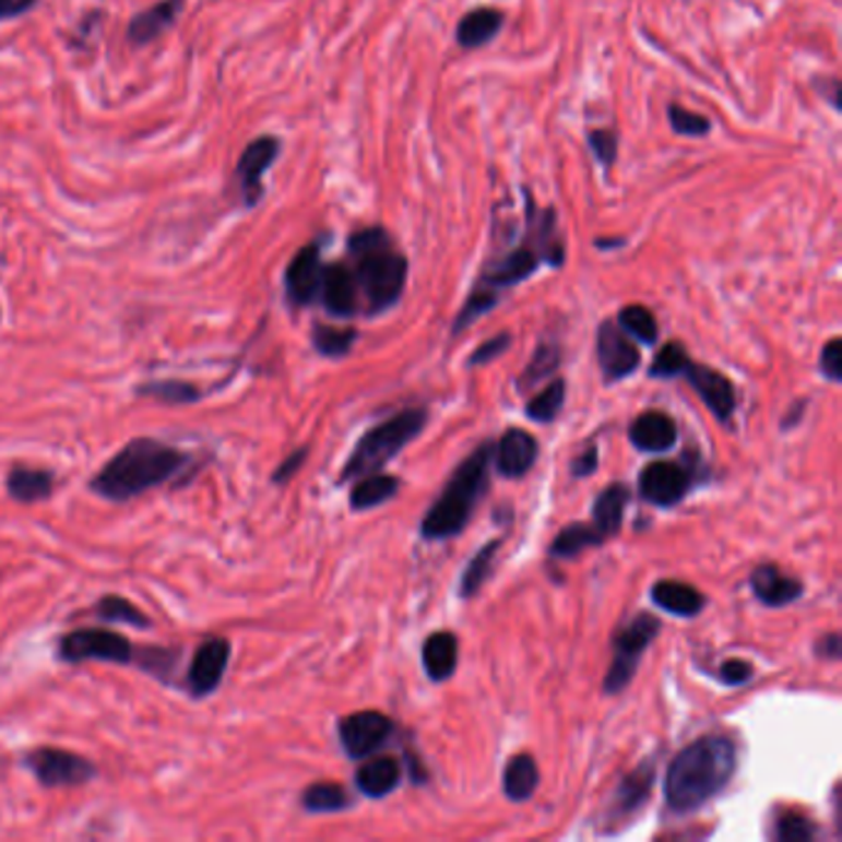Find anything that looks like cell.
Here are the masks:
<instances>
[{
    "label": "cell",
    "instance_id": "43",
    "mask_svg": "<svg viewBox=\"0 0 842 842\" xmlns=\"http://www.w3.org/2000/svg\"><path fill=\"white\" fill-rule=\"evenodd\" d=\"M667 115H669V127L675 129L677 134L683 137L709 134V119L702 115H695V111H689L685 107H679V104H669Z\"/></svg>",
    "mask_w": 842,
    "mask_h": 842
},
{
    "label": "cell",
    "instance_id": "39",
    "mask_svg": "<svg viewBox=\"0 0 842 842\" xmlns=\"http://www.w3.org/2000/svg\"><path fill=\"white\" fill-rule=\"evenodd\" d=\"M818 835V828L813 826V820L803 816L798 810H783L781 818L775 820L773 838L783 842H810Z\"/></svg>",
    "mask_w": 842,
    "mask_h": 842
},
{
    "label": "cell",
    "instance_id": "33",
    "mask_svg": "<svg viewBox=\"0 0 842 842\" xmlns=\"http://www.w3.org/2000/svg\"><path fill=\"white\" fill-rule=\"evenodd\" d=\"M301 806L309 813H339L352 806V798L339 783L321 781L301 793Z\"/></svg>",
    "mask_w": 842,
    "mask_h": 842
},
{
    "label": "cell",
    "instance_id": "15",
    "mask_svg": "<svg viewBox=\"0 0 842 842\" xmlns=\"http://www.w3.org/2000/svg\"><path fill=\"white\" fill-rule=\"evenodd\" d=\"M640 495L657 507H675L689 489L687 472L675 462H652L640 475Z\"/></svg>",
    "mask_w": 842,
    "mask_h": 842
},
{
    "label": "cell",
    "instance_id": "50",
    "mask_svg": "<svg viewBox=\"0 0 842 842\" xmlns=\"http://www.w3.org/2000/svg\"><path fill=\"white\" fill-rule=\"evenodd\" d=\"M37 5V0H0V21H13V17H21L25 13H31Z\"/></svg>",
    "mask_w": 842,
    "mask_h": 842
},
{
    "label": "cell",
    "instance_id": "5",
    "mask_svg": "<svg viewBox=\"0 0 842 842\" xmlns=\"http://www.w3.org/2000/svg\"><path fill=\"white\" fill-rule=\"evenodd\" d=\"M428 413L423 408H408L401 411L393 418L376 425L373 430H368L361 440H358L354 455L346 460L339 482L358 479L373 472H381L388 462H391L405 444L413 442L425 428Z\"/></svg>",
    "mask_w": 842,
    "mask_h": 842
},
{
    "label": "cell",
    "instance_id": "6",
    "mask_svg": "<svg viewBox=\"0 0 842 842\" xmlns=\"http://www.w3.org/2000/svg\"><path fill=\"white\" fill-rule=\"evenodd\" d=\"M662 622L650 613H640L630 622L620 628L618 638L613 642V665L603 679V689L608 695H618L636 677L638 665L650 642L660 636Z\"/></svg>",
    "mask_w": 842,
    "mask_h": 842
},
{
    "label": "cell",
    "instance_id": "8",
    "mask_svg": "<svg viewBox=\"0 0 842 842\" xmlns=\"http://www.w3.org/2000/svg\"><path fill=\"white\" fill-rule=\"evenodd\" d=\"M27 769L35 773V779L47 788H60V785H84L90 783L97 769L90 759L80 754L52 749V746H40L25 756Z\"/></svg>",
    "mask_w": 842,
    "mask_h": 842
},
{
    "label": "cell",
    "instance_id": "24",
    "mask_svg": "<svg viewBox=\"0 0 842 842\" xmlns=\"http://www.w3.org/2000/svg\"><path fill=\"white\" fill-rule=\"evenodd\" d=\"M650 595L652 603L672 615H679V618H695V615L704 610V595L689 583L660 581L652 585Z\"/></svg>",
    "mask_w": 842,
    "mask_h": 842
},
{
    "label": "cell",
    "instance_id": "14",
    "mask_svg": "<svg viewBox=\"0 0 842 842\" xmlns=\"http://www.w3.org/2000/svg\"><path fill=\"white\" fill-rule=\"evenodd\" d=\"M652 785H655V766L650 761L640 763L636 771L628 773L626 779L620 781L618 791L613 793V798L608 803V813H605L608 822H620V826H626L632 816H638L642 806H648Z\"/></svg>",
    "mask_w": 842,
    "mask_h": 842
},
{
    "label": "cell",
    "instance_id": "30",
    "mask_svg": "<svg viewBox=\"0 0 842 842\" xmlns=\"http://www.w3.org/2000/svg\"><path fill=\"white\" fill-rule=\"evenodd\" d=\"M399 485H401L399 477H393V475H381V472L366 475L352 489V507L356 509V512H361V509H373L378 505H383V501L395 497Z\"/></svg>",
    "mask_w": 842,
    "mask_h": 842
},
{
    "label": "cell",
    "instance_id": "23",
    "mask_svg": "<svg viewBox=\"0 0 842 842\" xmlns=\"http://www.w3.org/2000/svg\"><path fill=\"white\" fill-rule=\"evenodd\" d=\"M401 775V763L393 756H378V759H368L358 766L356 785L368 798H386L388 793L399 788Z\"/></svg>",
    "mask_w": 842,
    "mask_h": 842
},
{
    "label": "cell",
    "instance_id": "13",
    "mask_svg": "<svg viewBox=\"0 0 842 842\" xmlns=\"http://www.w3.org/2000/svg\"><path fill=\"white\" fill-rule=\"evenodd\" d=\"M321 272H324V264H321L319 245L309 242L292 258L285 272V287L292 305L307 307L315 299H319Z\"/></svg>",
    "mask_w": 842,
    "mask_h": 842
},
{
    "label": "cell",
    "instance_id": "34",
    "mask_svg": "<svg viewBox=\"0 0 842 842\" xmlns=\"http://www.w3.org/2000/svg\"><path fill=\"white\" fill-rule=\"evenodd\" d=\"M618 327L626 331L628 336L638 339L640 344H648L652 346L657 342V321L655 317H652V311L648 307H640V305H630V307H622L620 315H618Z\"/></svg>",
    "mask_w": 842,
    "mask_h": 842
},
{
    "label": "cell",
    "instance_id": "35",
    "mask_svg": "<svg viewBox=\"0 0 842 842\" xmlns=\"http://www.w3.org/2000/svg\"><path fill=\"white\" fill-rule=\"evenodd\" d=\"M311 342H315V348L321 356L329 358H339L346 356L352 352V346L356 342V329H339V327H327V324H317L315 334H311Z\"/></svg>",
    "mask_w": 842,
    "mask_h": 842
},
{
    "label": "cell",
    "instance_id": "40",
    "mask_svg": "<svg viewBox=\"0 0 842 842\" xmlns=\"http://www.w3.org/2000/svg\"><path fill=\"white\" fill-rule=\"evenodd\" d=\"M687 364H689V356L685 352V346L672 342L665 348H660V354L655 356V361H652V366H650V376L652 378L683 376Z\"/></svg>",
    "mask_w": 842,
    "mask_h": 842
},
{
    "label": "cell",
    "instance_id": "3",
    "mask_svg": "<svg viewBox=\"0 0 842 842\" xmlns=\"http://www.w3.org/2000/svg\"><path fill=\"white\" fill-rule=\"evenodd\" d=\"M348 254L354 258V280L358 301H364L368 315L391 309L401 299L408 280V260L395 250L383 228H364L348 238Z\"/></svg>",
    "mask_w": 842,
    "mask_h": 842
},
{
    "label": "cell",
    "instance_id": "38",
    "mask_svg": "<svg viewBox=\"0 0 842 842\" xmlns=\"http://www.w3.org/2000/svg\"><path fill=\"white\" fill-rule=\"evenodd\" d=\"M558 364H561V352H558V346L554 344H542L536 348V354L532 361H529V366L524 368V373L519 376V388H532L536 386L538 381H544L546 376H552Z\"/></svg>",
    "mask_w": 842,
    "mask_h": 842
},
{
    "label": "cell",
    "instance_id": "46",
    "mask_svg": "<svg viewBox=\"0 0 842 842\" xmlns=\"http://www.w3.org/2000/svg\"><path fill=\"white\" fill-rule=\"evenodd\" d=\"M174 660H176V652L174 650H164V648H161V650H144L139 655L141 667L149 669V672H154L156 677H164V679L168 675V669L174 667Z\"/></svg>",
    "mask_w": 842,
    "mask_h": 842
},
{
    "label": "cell",
    "instance_id": "18",
    "mask_svg": "<svg viewBox=\"0 0 842 842\" xmlns=\"http://www.w3.org/2000/svg\"><path fill=\"white\" fill-rule=\"evenodd\" d=\"M689 386L695 388V391L699 393V399H702L707 403V408L712 411L719 420H728L736 411V391L732 381H728L726 376L716 373L714 368L709 366H699V364H692L689 361L685 373Z\"/></svg>",
    "mask_w": 842,
    "mask_h": 842
},
{
    "label": "cell",
    "instance_id": "28",
    "mask_svg": "<svg viewBox=\"0 0 842 842\" xmlns=\"http://www.w3.org/2000/svg\"><path fill=\"white\" fill-rule=\"evenodd\" d=\"M628 499H630V491L626 485H610L608 489L601 491L598 499H595L593 526L598 529L603 536H613L620 532Z\"/></svg>",
    "mask_w": 842,
    "mask_h": 842
},
{
    "label": "cell",
    "instance_id": "16",
    "mask_svg": "<svg viewBox=\"0 0 842 842\" xmlns=\"http://www.w3.org/2000/svg\"><path fill=\"white\" fill-rule=\"evenodd\" d=\"M319 299L331 317L348 319L356 315L358 307H361V301H358V287L348 264L344 262L324 264V272H321Z\"/></svg>",
    "mask_w": 842,
    "mask_h": 842
},
{
    "label": "cell",
    "instance_id": "48",
    "mask_svg": "<svg viewBox=\"0 0 842 842\" xmlns=\"http://www.w3.org/2000/svg\"><path fill=\"white\" fill-rule=\"evenodd\" d=\"M719 677H722V683L726 685H746L754 677V667L751 662L732 657L724 662L722 669H719Z\"/></svg>",
    "mask_w": 842,
    "mask_h": 842
},
{
    "label": "cell",
    "instance_id": "26",
    "mask_svg": "<svg viewBox=\"0 0 842 842\" xmlns=\"http://www.w3.org/2000/svg\"><path fill=\"white\" fill-rule=\"evenodd\" d=\"M501 25H505V15L497 8H475V11L462 17L458 25V43L467 50H475L495 40L499 35Z\"/></svg>",
    "mask_w": 842,
    "mask_h": 842
},
{
    "label": "cell",
    "instance_id": "44",
    "mask_svg": "<svg viewBox=\"0 0 842 842\" xmlns=\"http://www.w3.org/2000/svg\"><path fill=\"white\" fill-rule=\"evenodd\" d=\"M820 371L832 383L842 381V342L840 339H830L820 354Z\"/></svg>",
    "mask_w": 842,
    "mask_h": 842
},
{
    "label": "cell",
    "instance_id": "37",
    "mask_svg": "<svg viewBox=\"0 0 842 842\" xmlns=\"http://www.w3.org/2000/svg\"><path fill=\"white\" fill-rule=\"evenodd\" d=\"M97 613L102 615V620L107 622H129L134 628H149L151 620L146 613H141L134 603L121 598V595H104V598L97 603Z\"/></svg>",
    "mask_w": 842,
    "mask_h": 842
},
{
    "label": "cell",
    "instance_id": "31",
    "mask_svg": "<svg viewBox=\"0 0 842 842\" xmlns=\"http://www.w3.org/2000/svg\"><path fill=\"white\" fill-rule=\"evenodd\" d=\"M603 538L605 536L595 526L571 524L554 538L552 548H548V556L552 558H573V556H579L581 552H585V548L601 546Z\"/></svg>",
    "mask_w": 842,
    "mask_h": 842
},
{
    "label": "cell",
    "instance_id": "9",
    "mask_svg": "<svg viewBox=\"0 0 842 842\" xmlns=\"http://www.w3.org/2000/svg\"><path fill=\"white\" fill-rule=\"evenodd\" d=\"M393 722L381 712H356L339 722V739L352 759H366L388 742Z\"/></svg>",
    "mask_w": 842,
    "mask_h": 842
},
{
    "label": "cell",
    "instance_id": "27",
    "mask_svg": "<svg viewBox=\"0 0 842 842\" xmlns=\"http://www.w3.org/2000/svg\"><path fill=\"white\" fill-rule=\"evenodd\" d=\"M5 487H8V495H11L15 501L33 505V501H40V499H47L52 495L55 477H52V472H47V470L17 465L8 472Z\"/></svg>",
    "mask_w": 842,
    "mask_h": 842
},
{
    "label": "cell",
    "instance_id": "49",
    "mask_svg": "<svg viewBox=\"0 0 842 842\" xmlns=\"http://www.w3.org/2000/svg\"><path fill=\"white\" fill-rule=\"evenodd\" d=\"M307 455H309V450H307V448H301V450H297V452H292V455L277 467V472H274L272 479L277 482V485H282V482H287L289 477H295V475H297V470H299L301 465H305Z\"/></svg>",
    "mask_w": 842,
    "mask_h": 842
},
{
    "label": "cell",
    "instance_id": "41",
    "mask_svg": "<svg viewBox=\"0 0 842 842\" xmlns=\"http://www.w3.org/2000/svg\"><path fill=\"white\" fill-rule=\"evenodd\" d=\"M141 395H154V399L164 401V403H193L198 401V393L191 383H181V381H158V383H144L139 386Z\"/></svg>",
    "mask_w": 842,
    "mask_h": 842
},
{
    "label": "cell",
    "instance_id": "36",
    "mask_svg": "<svg viewBox=\"0 0 842 842\" xmlns=\"http://www.w3.org/2000/svg\"><path fill=\"white\" fill-rule=\"evenodd\" d=\"M566 399V383L561 378H556L554 383H548L542 393H536L532 401L526 403V415L534 423H552L564 408Z\"/></svg>",
    "mask_w": 842,
    "mask_h": 842
},
{
    "label": "cell",
    "instance_id": "12",
    "mask_svg": "<svg viewBox=\"0 0 842 842\" xmlns=\"http://www.w3.org/2000/svg\"><path fill=\"white\" fill-rule=\"evenodd\" d=\"M230 662V642L225 638H211L205 640L201 648L195 650L191 667H188V687H191L193 697H207L213 695L223 683L225 669Z\"/></svg>",
    "mask_w": 842,
    "mask_h": 842
},
{
    "label": "cell",
    "instance_id": "4",
    "mask_svg": "<svg viewBox=\"0 0 842 842\" xmlns=\"http://www.w3.org/2000/svg\"><path fill=\"white\" fill-rule=\"evenodd\" d=\"M495 444L482 442L467 460L460 462V467L452 472L442 495L435 501L432 509L423 517L420 534L430 542L458 536L467 526L477 501L485 497L489 485V465Z\"/></svg>",
    "mask_w": 842,
    "mask_h": 842
},
{
    "label": "cell",
    "instance_id": "32",
    "mask_svg": "<svg viewBox=\"0 0 842 842\" xmlns=\"http://www.w3.org/2000/svg\"><path fill=\"white\" fill-rule=\"evenodd\" d=\"M499 544H501L499 538H495V542L485 544L475 556H472V561L467 564V569L460 579L462 598H470V595H475L482 585H485L487 576L491 573V569H495V558L499 554Z\"/></svg>",
    "mask_w": 842,
    "mask_h": 842
},
{
    "label": "cell",
    "instance_id": "29",
    "mask_svg": "<svg viewBox=\"0 0 842 842\" xmlns=\"http://www.w3.org/2000/svg\"><path fill=\"white\" fill-rule=\"evenodd\" d=\"M538 785V766L529 754H519L507 763L505 775H501V788L505 796L514 803H524L534 796Z\"/></svg>",
    "mask_w": 842,
    "mask_h": 842
},
{
    "label": "cell",
    "instance_id": "2",
    "mask_svg": "<svg viewBox=\"0 0 842 842\" xmlns=\"http://www.w3.org/2000/svg\"><path fill=\"white\" fill-rule=\"evenodd\" d=\"M188 462L191 458L176 450L174 444L154 438H137L127 442L97 472V477L92 479V491L109 501H129L176 479Z\"/></svg>",
    "mask_w": 842,
    "mask_h": 842
},
{
    "label": "cell",
    "instance_id": "20",
    "mask_svg": "<svg viewBox=\"0 0 842 842\" xmlns=\"http://www.w3.org/2000/svg\"><path fill=\"white\" fill-rule=\"evenodd\" d=\"M749 583L756 598H759L763 605H769V608H781V605L798 601L803 595V583L798 579L785 576L779 566L773 564L756 566Z\"/></svg>",
    "mask_w": 842,
    "mask_h": 842
},
{
    "label": "cell",
    "instance_id": "1",
    "mask_svg": "<svg viewBox=\"0 0 842 842\" xmlns=\"http://www.w3.org/2000/svg\"><path fill=\"white\" fill-rule=\"evenodd\" d=\"M736 771V746L726 736H702L672 759L665 798L672 813H695L722 793Z\"/></svg>",
    "mask_w": 842,
    "mask_h": 842
},
{
    "label": "cell",
    "instance_id": "42",
    "mask_svg": "<svg viewBox=\"0 0 842 842\" xmlns=\"http://www.w3.org/2000/svg\"><path fill=\"white\" fill-rule=\"evenodd\" d=\"M497 299H499L497 292H491V289H485V287L477 285L475 292H472V295H470V299L465 301V307H462V311L458 315L455 329H452V331H455V334H460V331L465 329V327H470L472 321L479 319L482 315H487V311L497 305Z\"/></svg>",
    "mask_w": 842,
    "mask_h": 842
},
{
    "label": "cell",
    "instance_id": "11",
    "mask_svg": "<svg viewBox=\"0 0 842 842\" xmlns=\"http://www.w3.org/2000/svg\"><path fill=\"white\" fill-rule=\"evenodd\" d=\"M598 364L603 368L605 383L622 381V378L636 373V368L640 366L638 346L613 321H605L598 329Z\"/></svg>",
    "mask_w": 842,
    "mask_h": 842
},
{
    "label": "cell",
    "instance_id": "19",
    "mask_svg": "<svg viewBox=\"0 0 842 842\" xmlns=\"http://www.w3.org/2000/svg\"><path fill=\"white\" fill-rule=\"evenodd\" d=\"M491 458L497 462L499 475H505L509 479L524 477L529 470L534 467V462L538 458V442L532 432L512 428L501 435L499 444L491 452Z\"/></svg>",
    "mask_w": 842,
    "mask_h": 842
},
{
    "label": "cell",
    "instance_id": "7",
    "mask_svg": "<svg viewBox=\"0 0 842 842\" xmlns=\"http://www.w3.org/2000/svg\"><path fill=\"white\" fill-rule=\"evenodd\" d=\"M60 657L64 662H87V660H104L117 662V665H129L137 657L131 640L121 632L107 628H82L72 630L60 640Z\"/></svg>",
    "mask_w": 842,
    "mask_h": 842
},
{
    "label": "cell",
    "instance_id": "21",
    "mask_svg": "<svg viewBox=\"0 0 842 842\" xmlns=\"http://www.w3.org/2000/svg\"><path fill=\"white\" fill-rule=\"evenodd\" d=\"M630 442L645 452H667L677 442V425L665 413H642L630 425Z\"/></svg>",
    "mask_w": 842,
    "mask_h": 842
},
{
    "label": "cell",
    "instance_id": "47",
    "mask_svg": "<svg viewBox=\"0 0 842 842\" xmlns=\"http://www.w3.org/2000/svg\"><path fill=\"white\" fill-rule=\"evenodd\" d=\"M509 344H512V336H509V334H497L495 339H489V342H485L479 348H475V354L470 356V366H482V364L495 361L497 356H501V354L507 352Z\"/></svg>",
    "mask_w": 842,
    "mask_h": 842
},
{
    "label": "cell",
    "instance_id": "10",
    "mask_svg": "<svg viewBox=\"0 0 842 842\" xmlns=\"http://www.w3.org/2000/svg\"><path fill=\"white\" fill-rule=\"evenodd\" d=\"M280 149H282V144H280L277 137H258V139H252L240 154L238 168H235V176H238L242 201L248 207L258 205V201L262 198V193H264L262 178L272 168L274 158L280 156Z\"/></svg>",
    "mask_w": 842,
    "mask_h": 842
},
{
    "label": "cell",
    "instance_id": "45",
    "mask_svg": "<svg viewBox=\"0 0 842 842\" xmlns=\"http://www.w3.org/2000/svg\"><path fill=\"white\" fill-rule=\"evenodd\" d=\"M589 144L593 149V154L598 156L603 166H610L615 156H618V139H615L613 131L608 129H598L589 134Z\"/></svg>",
    "mask_w": 842,
    "mask_h": 842
},
{
    "label": "cell",
    "instance_id": "52",
    "mask_svg": "<svg viewBox=\"0 0 842 842\" xmlns=\"http://www.w3.org/2000/svg\"><path fill=\"white\" fill-rule=\"evenodd\" d=\"M816 655L822 660H840L842 655V645H840V636L838 632H830V636H822L816 645Z\"/></svg>",
    "mask_w": 842,
    "mask_h": 842
},
{
    "label": "cell",
    "instance_id": "25",
    "mask_svg": "<svg viewBox=\"0 0 842 842\" xmlns=\"http://www.w3.org/2000/svg\"><path fill=\"white\" fill-rule=\"evenodd\" d=\"M423 665L432 683H444L452 677L458 665V638L452 632H432L423 642Z\"/></svg>",
    "mask_w": 842,
    "mask_h": 842
},
{
    "label": "cell",
    "instance_id": "51",
    "mask_svg": "<svg viewBox=\"0 0 842 842\" xmlns=\"http://www.w3.org/2000/svg\"><path fill=\"white\" fill-rule=\"evenodd\" d=\"M595 467H598V450L589 448L573 460L571 472H573V477H589V475H593Z\"/></svg>",
    "mask_w": 842,
    "mask_h": 842
},
{
    "label": "cell",
    "instance_id": "17",
    "mask_svg": "<svg viewBox=\"0 0 842 842\" xmlns=\"http://www.w3.org/2000/svg\"><path fill=\"white\" fill-rule=\"evenodd\" d=\"M542 262H544V254L538 252L534 245L524 242V245H519L517 250L505 254L501 260L491 262L489 268L485 270V274H482V280L477 282V285L497 292L499 295V289L514 287V285H519V282H524L526 277H532Z\"/></svg>",
    "mask_w": 842,
    "mask_h": 842
},
{
    "label": "cell",
    "instance_id": "22",
    "mask_svg": "<svg viewBox=\"0 0 842 842\" xmlns=\"http://www.w3.org/2000/svg\"><path fill=\"white\" fill-rule=\"evenodd\" d=\"M183 11V0H158L156 5L137 13L129 23V40L134 45H149L164 35Z\"/></svg>",
    "mask_w": 842,
    "mask_h": 842
}]
</instances>
